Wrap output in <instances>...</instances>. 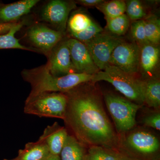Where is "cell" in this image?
<instances>
[{"label":"cell","instance_id":"7a4b0ae2","mask_svg":"<svg viewBox=\"0 0 160 160\" xmlns=\"http://www.w3.org/2000/svg\"><path fill=\"white\" fill-rule=\"evenodd\" d=\"M24 79L30 83L31 91L27 99L44 92H66L83 83L91 82L92 75L73 73L62 77L50 73L47 65L35 69L24 70Z\"/></svg>","mask_w":160,"mask_h":160},{"label":"cell","instance_id":"8fae6325","mask_svg":"<svg viewBox=\"0 0 160 160\" xmlns=\"http://www.w3.org/2000/svg\"><path fill=\"white\" fill-rule=\"evenodd\" d=\"M63 35V32L42 24L33 25L27 32V36L30 42L46 54H50L52 50L61 42Z\"/></svg>","mask_w":160,"mask_h":160},{"label":"cell","instance_id":"d6a6232c","mask_svg":"<svg viewBox=\"0 0 160 160\" xmlns=\"http://www.w3.org/2000/svg\"><path fill=\"white\" fill-rule=\"evenodd\" d=\"M3 160H12V159H11V160H8V159H4Z\"/></svg>","mask_w":160,"mask_h":160},{"label":"cell","instance_id":"2e32d148","mask_svg":"<svg viewBox=\"0 0 160 160\" xmlns=\"http://www.w3.org/2000/svg\"><path fill=\"white\" fill-rule=\"evenodd\" d=\"M50 154L46 143L38 139L27 143L24 149L19 150L18 156L12 160H44Z\"/></svg>","mask_w":160,"mask_h":160},{"label":"cell","instance_id":"ffe728a7","mask_svg":"<svg viewBox=\"0 0 160 160\" xmlns=\"http://www.w3.org/2000/svg\"><path fill=\"white\" fill-rule=\"evenodd\" d=\"M124 156L122 153L100 146H92L87 150L85 160H118Z\"/></svg>","mask_w":160,"mask_h":160},{"label":"cell","instance_id":"e0dca14e","mask_svg":"<svg viewBox=\"0 0 160 160\" xmlns=\"http://www.w3.org/2000/svg\"><path fill=\"white\" fill-rule=\"evenodd\" d=\"M86 146L72 135H68L60 154L61 160H85Z\"/></svg>","mask_w":160,"mask_h":160},{"label":"cell","instance_id":"4fadbf2b","mask_svg":"<svg viewBox=\"0 0 160 160\" xmlns=\"http://www.w3.org/2000/svg\"><path fill=\"white\" fill-rule=\"evenodd\" d=\"M68 135L66 128L55 122L45 128L39 139L46 143L51 154L60 155Z\"/></svg>","mask_w":160,"mask_h":160},{"label":"cell","instance_id":"d6986e66","mask_svg":"<svg viewBox=\"0 0 160 160\" xmlns=\"http://www.w3.org/2000/svg\"><path fill=\"white\" fill-rule=\"evenodd\" d=\"M21 23H15L9 32L0 35V49H15L34 51V49L23 46L15 37V34L22 28Z\"/></svg>","mask_w":160,"mask_h":160},{"label":"cell","instance_id":"f546056e","mask_svg":"<svg viewBox=\"0 0 160 160\" xmlns=\"http://www.w3.org/2000/svg\"><path fill=\"white\" fill-rule=\"evenodd\" d=\"M15 23H0V35L6 34L9 32Z\"/></svg>","mask_w":160,"mask_h":160},{"label":"cell","instance_id":"277c9868","mask_svg":"<svg viewBox=\"0 0 160 160\" xmlns=\"http://www.w3.org/2000/svg\"><path fill=\"white\" fill-rule=\"evenodd\" d=\"M104 99L118 133H125L134 127L137 113L142 105L112 92L105 93Z\"/></svg>","mask_w":160,"mask_h":160},{"label":"cell","instance_id":"603a6c76","mask_svg":"<svg viewBox=\"0 0 160 160\" xmlns=\"http://www.w3.org/2000/svg\"><path fill=\"white\" fill-rule=\"evenodd\" d=\"M107 29L112 35L121 36L125 34L130 27V20L126 14L113 18L106 19Z\"/></svg>","mask_w":160,"mask_h":160},{"label":"cell","instance_id":"ba28073f","mask_svg":"<svg viewBox=\"0 0 160 160\" xmlns=\"http://www.w3.org/2000/svg\"><path fill=\"white\" fill-rule=\"evenodd\" d=\"M140 46L137 43L123 41L113 50L109 65L135 76L140 70Z\"/></svg>","mask_w":160,"mask_h":160},{"label":"cell","instance_id":"d4e9b609","mask_svg":"<svg viewBox=\"0 0 160 160\" xmlns=\"http://www.w3.org/2000/svg\"><path fill=\"white\" fill-rule=\"evenodd\" d=\"M126 15L129 20L135 21L142 20L146 13L142 2L138 0H130L126 2Z\"/></svg>","mask_w":160,"mask_h":160},{"label":"cell","instance_id":"ac0fdd59","mask_svg":"<svg viewBox=\"0 0 160 160\" xmlns=\"http://www.w3.org/2000/svg\"><path fill=\"white\" fill-rule=\"evenodd\" d=\"M144 103L150 108L159 109L160 106V82L158 78H150L144 81Z\"/></svg>","mask_w":160,"mask_h":160},{"label":"cell","instance_id":"1f68e13d","mask_svg":"<svg viewBox=\"0 0 160 160\" xmlns=\"http://www.w3.org/2000/svg\"><path fill=\"white\" fill-rule=\"evenodd\" d=\"M118 160H132L130 159L129 158L126 157L125 156H123L122 157V158H121L120 159H119Z\"/></svg>","mask_w":160,"mask_h":160},{"label":"cell","instance_id":"52a82bcc","mask_svg":"<svg viewBox=\"0 0 160 160\" xmlns=\"http://www.w3.org/2000/svg\"><path fill=\"white\" fill-rule=\"evenodd\" d=\"M123 41L119 37L102 32L83 43L89 50L95 64L101 71L109 65V59L113 50Z\"/></svg>","mask_w":160,"mask_h":160},{"label":"cell","instance_id":"8992f818","mask_svg":"<svg viewBox=\"0 0 160 160\" xmlns=\"http://www.w3.org/2000/svg\"><path fill=\"white\" fill-rule=\"evenodd\" d=\"M123 155L132 160H158L160 142L149 132L136 130L131 132L125 142Z\"/></svg>","mask_w":160,"mask_h":160},{"label":"cell","instance_id":"484cf974","mask_svg":"<svg viewBox=\"0 0 160 160\" xmlns=\"http://www.w3.org/2000/svg\"><path fill=\"white\" fill-rule=\"evenodd\" d=\"M130 26L132 37L136 43L140 46L149 43L146 39L143 19L133 21Z\"/></svg>","mask_w":160,"mask_h":160},{"label":"cell","instance_id":"cb8c5ba5","mask_svg":"<svg viewBox=\"0 0 160 160\" xmlns=\"http://www.w3.org/2000/svg\"><path fill=\"white\" fill-rule=\"evenodd\" d=\"M93 21L86 13L77 12L72 15L68 21V27L71 35L85 30Z\"/></svg>","mask_w":160,"mask_h":160},{"label":"cell","instance_id":"f1b7e54d","mask_svg":"<svg viewBox=\"0 0 160 160\" xmlns=\"http://www.w3.org/2000/svg\"><path fill=\"white\" fill-rule=\"evenodd\" d=\"M78 2L81 5L88 7H97L101 4L104 2L105 1L103 0H79Z\"/></svg>","mask_w":160,"mask_h":160},{"label":"cell","instance_id":"83f0119b","mask_svg":"<svg viewBox=\"0 0 160 160\" xmlns=\"http://www.w3.org/2000/svg\"><path fill=\"white\" fill-rule=\"evenodd\" d=\"M145 126L157 130H160V113L159 112L150 113L146 116L143 119Z\"/></svg>","mask_w":160,"mask_h":160},{"label":"cell","instance_id":"4316f807","mask_svg":"<svg viewBox=\"0 0 160 160\" xmlns=\"http://www.w3.org/2000/svg\"><path fill=\"white\" fill-rule=\"evenodd\" d=\"M103 31L102 28L93 21L91 25L85 30L72 34V36L73 37V38L78 40L82 42L85 43L92 39V38Z\"/></svg>","mask_w":160,"mask_h":160},{"label":"cell","instance_id":"9c48e42d","mask_svg":"<svg viewBox=\"0 0 160 160\" xmlns=\"http://www.w3.org/2000/svg\"><path fill=\"white\" fill-rule=\"evenodd\" d=\"M75 5L72 2L62 0H52L44 6L41 18L45 22L54 26L58 31L64 33L70 12Z\"/></svg>","mask_w":160,"mask_h":160},{"label":"cell","instance_id":"5b68a950","mask_svg":"<svg viewBox=\"0 0 160 160\" xmlns=\"http://www.w3.org/2000/svg\"><path fill=\"white\" fill-rule=\"evenodd\" d=\"M67 98L64 92H44L26 99L24 112L26 114L39 117L64 119Z\"/></svg>","mask_w":160,"mask_h":160},{"label":"cell","instance_id":"7402d4cb","mask_svg":"<svg viewBox=\"0 0 160 160\" xmlns=\"http://www.w3.org/2000/svg\"><path fill=\"white\" fill-rule=\"evenodd\" d=\"M126 2L121 0L106 1L96 7L104 14L106 19L113 18L125 14Z\"/></svg>","mask_w":160,"mask_h":160},{"label":"cell","instance_id":"7c38bea8","mask_svg":"<svg viewBox=\"0 0 160 160\" xmlns=\"http://www.w3.org/2000/svg\"><path fill=\"white\" fill-rule=\"evenodd\" d=\"M67 41L72 62L78 73L93 75L100 71L84 43L73 38Z\"/></svg>","mask_w":160,"mask_h":160},{"label":"cell","instance_id":"4dcf8cb0","mask_svg":"<svg viewBox=\"0 0 160 160\" xmlns=\"http://www.w3.org/2000/svg\"><path fill=\"white\" fill-rule=\"evenodd\" d=\"M44 160H61L59 155H56L50 154Z\"/></svg>","mask_w":160,"mask_h":160},{"label":"cell","instance_id":"6da1fadb","mask_svg":"<svg viewBox=\"0 0 160 160\" xmlns=\"http://www.w3.org/2000/svg\"><path fill=\"white\" fill-rule=\"evenodd\" d=\"M87 83L64 92L67 98L63 119L66 129L86 146H102L119 152V139L102 98Z\"/></svg>","mask_w":160,"mask_h":160},{"label":"cell","instance_id":"5bb4252c","mask_svg":"<svg viewBox=\"0 0 160 160\" xmlns=\"http://www.w3.org/2000/svg\"><path fill=\"white\" fill-rule=\"evenodd\" d=\"M160 50L158 45L148 43L140 46V69L146 79L153 77L158 66Z\"/></svg>","mask_w":160,"mask_h":160},{"label":"cell","instance_id":"44dd1931","mask_svg":"<svg viewBox=\"0 0 160 160\" xmlns=\"http://www.w3.org/2000/svg\"><path fill=\"white\" fill-rule=\"evenodd\" d=\"M146 39L150 44L158 45L160 42V20L155 16L143 19Z\"/></svg>","mask_w":160,"mask_h":160},{"label":"cell","instance_id":"30bf717a","mask_svg":"<svg viewBox=\"0 0 160 160\" xmlns=\"http://www.w3.org/2000/svg\"><path fill=\"white\" fill-rule=\"evenodd\" d=\"M47 67L55 77L78 73L72 62L67 40L60 42L52 50Z\"/></svg>","mask_w":160,"mask_h":160},{"label":"cell","instance_id":"9a60e30c","mask_svg":"<svg viewBox=\"0 0 160 160\" xmlns=\"http://www.w3.org/2000/svg\"><path fill=\"white\" fill-rule=\"evenodd\" d=\"M39 1L23 0L8 4H0V23H14L27 13Z\"/></svg>","mask_w":160,"mask_h":160},{"label":"cell","instance_id":"3957f363","mask_svg":"<svg viewBox=\"0 0 160 160\" xmlns=\"http://www.w3.org/2000/svg\"><path fill=\"white\" fill-rule=\"evenodd\" d=\"M100 81L110 83L126 98L139 105L144 104L143 98L144 81L121 70L116 66L109 65L104 70L92 76L93 84Z\"/></svg>","mask_w":160,"mask_h":160}]
</instances>
